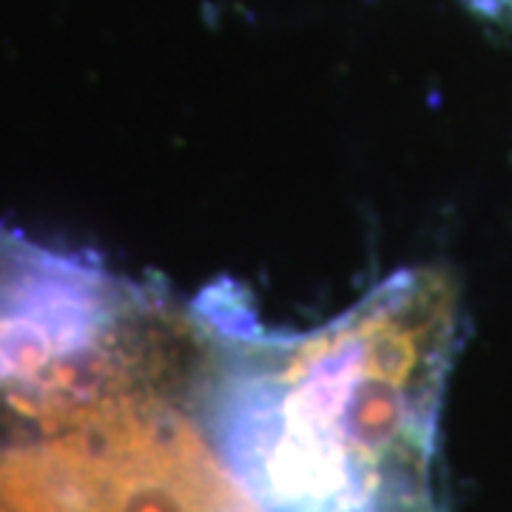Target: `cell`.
<instances>
[{
    "label": "cell",
    "instance_id": "1",
    "mask_svg": "<svg viewBox=\"0 0 512 512\" xmlns=\"http://www.w3.org/2000/svg\"><path fill=\"white\" fill-rule=\"evenodd\" d=\"M185 407L262 512H444L439 424L461 342L447 268L387 276L313 330H276L234 282L191 299Z\"/></svg>",
    "mask_w": 512,
    "mask_h": 512
},
{
    "label": "cell",
    "instance_id": "2",
    "mask_svg": "<svg viewBox=\"0 0 512 512\" xmlns=\"http://www.w3.org/2000/svg\"><path fill=\"white\" fill-rule=\"evenodd\" d=\"M0 501L15 512H262L171 393L0 441Z\"/></svg>",
    "mask_w": 512,
    "mask_h": 512
},
{
    "label": "cell",
    "instance_id": "3",
    "mask_svg": "<svg viewBox=\"0 0 512 512\" xmlns=\"http://www.w3.org/2000/svg\"><path fill=\"white\" fill-rule=\"evenodd\" d=\"M481 9H490V12H498V15H507L512 18V0H473Z\"/></svg>",
    "mask_w": 512,
    "mask_h": 512
},
{
    "label": "cell",
    "instance_id": "4",
    "mask_svg": "<svg viewBox=\"0 0 512 512\" xmlns=\"http://www.w3.org/2000/svg\"><path fill=\"white\" fill-rule=\"evenodd\" d=\"M0 512H15V510H12L9 504H3V501H0Z\"/></svg>",
    "mask_w": 512,
    "mask_h": 512
}]
</instances>
